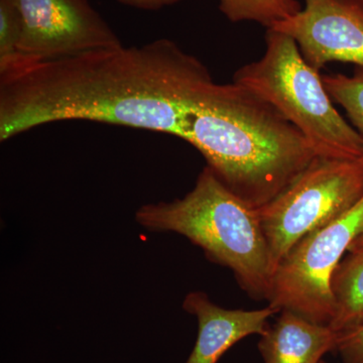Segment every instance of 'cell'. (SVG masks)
I'll use <instances>...</instances> for the list:
<instances>
[{
	"label": "cell",
	"instance_id": "6da1fadb",
	"mask_svg": "<svg viewBox=\"0 0 363 363\" xmlns=\"http://www.w3.org/2000/svg\"><path fill=\"white\" fill-rule=\"evenodd\" d=\"M199 59L169 39L0 69V140L59 121H85L184 140L214 84Z\"/></svg>",
	"mask_w": 363,
	"mask_h": 363
},
{
	"label": "cell",
	"instance_id": "7a4b0ae2",
	"mask_svg": "<svg viewBox=\"0 0 363 363\" xmlns=\"http://www.w3.org/2000/svg\"><path fill=\"white\" fill-rule=\"evenodd\" d=\"M184 140L231 192L259 209L285 191L318 155L277 107L245 86H211Z\"/></svg>",
	"mask_w": 363,
	"mask_h": 363
},
{
	"label": "cell",
	"instance_id": "3957f363",
	"mask_svg": "<svg viewBox=\"0 0 363 363\" xmlns=\"http://www.w3.org/2000/svg\"><path fill=\"white\" fill-rule=\"evenodd\" d=\"M135 219L150 231L185 236L208 259L229 267L248 295L269 298L271 260L259 209L231 192L208 167L185 197L143 205Z\"/></svg>",
	"mask_w": 363,
	"mask_h": 363
},
{
	"label": "cell",
	"instance_id": "277c9868",
	"mask_svg": "<svg viewBox=\"0 0 363 363\" xmlns=\"http://www.w3.org/2000/svg\"><path fill=\"white\" fill-rule=\"evenodd\" d=\"M266 42L264 56L241 67L233 82L277 107L304 135L318 157H363V138L336 111L319 71L306 62L295 40L269 28Z\"/></svg>",
	"mask_w": 363,
	"mask_h": 363
},
{
	"label": "cell",
	"instance_id": "5b68a950",
	"mask_svg": "<svg viewBox=\"0 0 363 363\" xmlns=\"http://www.w3.org/2000/svg\"><path fill=\"white\" fill-rule=\"evenodd\" d=\"M363 197V157H318L266 206L259 208L272 274L291 248L336 220Z\"/></svg>",
	"mask_w": 363,
	"mask_h": 363
},
{
	"label": "cell",
	"instance_id": "8992f818",
	"mask_svg": "<svg viewBox=\"0 0 363 363\" xmlns=\"http://www.w3.org/2000/svg\"><path fill=\"white\" fill-rule=\"evenodd\" d=\"M362 231L363 197L350 211L291 248L272 274L269 306L329 325L334 315L332 276Z\"/></svg>",
	"mask_w": 363,
	"mask_h": 363
},
{
	"label": "cell",
	"instance_id": "52a82bcc",
	"mask_svg": "<svg viewBox=\"0 0 363 363\" xmlns=\"http://www.w3.org/2000/svg\"><path fill=\"white\" fill-rule=\"evenodd\" d=\"M13 2L21 21L18 57L13 63L55 61L123 45L88 0Z\"/></svg>",
	"mask_w": 363,
	"mask_h": 363
},
{
	"label": "cell",
	"instance_id": "ba28073f",
	"mask_svg": "<svg viewBox=\"0 0 363 363\" xmlns=\"http://www.w3.org/2000/svg\"><path fill=\"white\" fill-rule=\"evenodd\" d=\"M305 2L304 9L272 30L293 38L317 71L333 61L363 68L362 9L343 0Z\"/></svg>",
	"mask_w": 363,
	"mask_h": 363
},
{
	"label": "cell",
	"instance_id": "9c48e42d",
	"mask_svg": "<svg viewBox=\"0 0 363 363\" xmlns=\"http://www.w3.org/2000/svg\"><path fill=\"white\" fill-rule=\"evenodd\" d=\"M183 308L197 318L199 326L194 350L186 363L218 362L227 350L243 338L253 334L264 335L269 318L279 312L271 306L253 311L224 309L203 292L189 293Z\"/></svg>",
	"mask_w": 363,
	"mask_h": 363
},
{
	"label": "cell",
	"instance_id": "30bf717a",
	"mask_svg": "<svg viewBox=\"0 0 363 363\" xmlns=\"http://www.w3.org/2000/svg\"><path fill=\"white\" fill-rule=\"evenodd\" d=\"M281 312L259 340L264 363H320L327 352L337 350L340 333L329 325L310 321L289 310Z\"/></svg>",
	"mask_w": 363,
	"mask_h": 363
},
{
	"label": "cell",
	"instance_id": "8fae6325",
	"mask_svg": "<svg viewBox=\"0 0 363 363\" xmlns=\"http://www.w3.org/2000/svg\"><path fill=\"white\" fill-rule=\"evenodd\" d=\"M334 315L329 326L338 333L363 324V248L339 264L331 279Z\"/></svg>",
	"mask_w": 363,
	"mask_h": 363
},
{
	"label": "cell",
	"instance_id": "7c38bea8",
	"mask_svg": "<svg viewBox=\"0 0 363 363\" xmlns=\"http://www.w3.org/2000/svg\"><path fill=\"white\" fill-rule=\"evenodd\" d=\"M220 11L229 21H255L274 28L301 11L298 0H220Z\"/></svg>",
	"mask_w": 363,
	"mask_h": 363
},
{
	"label": "cell",
	"instance_id": "4fadbf2b",
	"mask_svg": "<svg viewBox=\"0 0 363 363\" xmlns=\"http://www.w3.org/2000/svg\"><path fill=\"white\" fill-rule=\"evenodd\" d=\"M325 88L334 101L347 112L353 128L363 138V68L357 67L352 76L325 75Z\"/></svg>",
	"mask_w": 363,
	"mask_h": 363
},
{
	"label": "cell",
	"instance_id": "5bb4252c",
	"mask_svg": "<svg viewBox=\"0 0 363 363\" xmlns=\"http://www.w3.org/2000/svg\"><path fill=\"white\" fill-rule=\"evenodd\" d=\"M21 21L13 0H0V68L13 63L18 57Z\"/></svg>",
	"mask_w": 363,
	"mask_h": 363
},
{
	"label": "cell",
	"instance_id": "9a60e30c",
	"mask_svg": "<svg viewBox=\"0 0 363 363\" xmlns=\"http://www.w3.org/2000/svg\"><path fill=\"white\" fill-rule=\"evenodd\" d=\"M336 350L344 363H363V324L340 333Z\"/></svg>",
	"mask_w": 363,
	"mask_h": 363
},
{
	"label": "cell",
	"instance_id": "2e32d148",
	"mask_svg": "<svg viewBox=\"0 0 363 363\" xmlns=\"http://www.w3.org/2000/svg\"><path fill=\"white\" fill-rule=\"evenodd\" d=\"M123 6L143 11H157L162 7L173 6L182 0H116Z\"/></svg>",
	"mask_w": 363,
	"mask_h": 363
},
{
	"label": "cell",
	"instance_id": "e0dca14e",
	"mask_svg": "<svg viewBox=\"0 0 363 363\" xmlns=\"http://www.w3.org/2000/svg\"><path fill=\"white\" fill-rule=\"evenodd\" d=\"M363 248V231L360 233V235L358 236L357 240H355L354 242L351 245L350 252H353V250H362Z\"/></svg>",
	"mask_w": 363,
	"mask_h": 363
},
{
	"label": "cell",
	"instance_id": "ac0fdd59",
	"mask_svg": "<svg viewBox=\"0 0 363 363\" xmlns=\"http://www.w3.org/2000/svg\"><path fill=\"white\" fill-rule=\"evenodd\" d=\"M320 363H326V362H323V360H322V362H320Z\"/></svg>",
	"mask_w": 363,
	"mask_h": 363
}]
</instances>
